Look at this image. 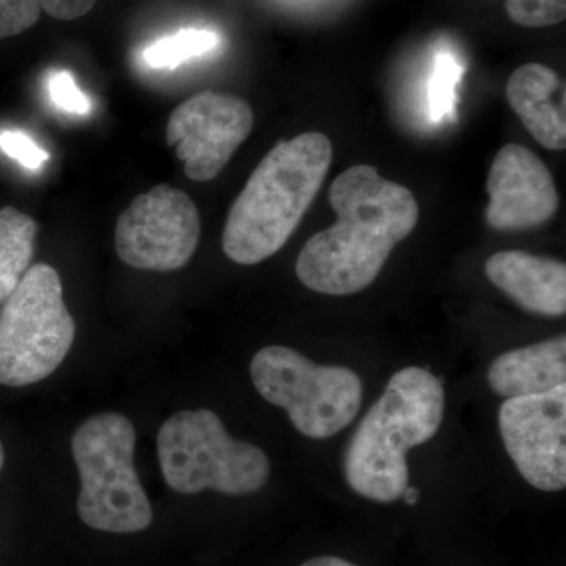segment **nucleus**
I'll use <instances>...</instances> for the list:
<instances>
[{"mask_svg": "<svg viewBox=\"0 0 566 566\" xmlns=\"http://www.w3.org/2000/svg\"><path fill=\"white\" fill-rule=\"evenodd\" d=\"M329 203L337 222L305 243L296 275L312 292L348 296L370 286L397 244L415 232L419 202L411 189L357 164L335 178Z\"/></svg>", "mask_w": 566, "mask_h": 566, "instance_id": "nucleus-1", "label": "nucleus"}, {"mask_svg": "<svg viewBox=\"0 0 566 566\" xmlns=\"http://www.w3.org/2000/svg\"><path fill=\"white\" fill-rule=\"evenodd\" d=\"M333 155L322 133L277 142L230 208L222 234L226 255L238 264H256L281 251L314 202Z\"/></svg>", "mask_w": 566, "mask_h": 566, "instance_id": "nucleus-2", "label": "nucleus"}, {"mask_svg": "<svg viewBox=\"0 0 566 566\" xmlns=\"http://www.w3.org/2000/svg\"><path fill=\"white\" fill-rule=\"evenodd\" d=\"M446 415L442 382L420 367L395 374L346 447V483L360 497L390 504L409 486L406 453L438 433Z\"/></svg>", "mask_w": 566, "mask_h": 566, "instance_id": "nucleus-3", "label": "nucleus"}, {"mask_svg": "<svg viewBox=\"0 0 566 566\" xmlns=\"http://www.w3.org/2000/svg\"><path fill=\"white\" fill-rule=\"evenodd\" d=\"M136 430L117 412L93 416L74 431L71 452L81 476L77 513L85 526L136 534L150 526V499L134 468Z\"/></svg>", "mask_w": 566, "mask_h": 566, "instance_id": "nucleus-4", "label": "nucleus"}, {"mask_svg": "<svg viewBox=\"0 0 566 566\" xmlns=\"http://www.w3.org/2000/svg\"><path fill=\"white\" fill-rule=\"evenodd\" d=\"M158 457L167 485L181 494H253L271 475L266 453L233 439L210 409L167 419L158 433Z\"/></svg>", "mask_w": 566, "mask_h": 566, "instance_id": "nucleus-5", "label": "nucleus"}, {"mask_svg": "<svg viewBox=\"0 0 566 566\" xmlns=\"http://www.w3.org/2000/svg\"><path fill=\"white\" fill-rule=\"evenodd\" d=\"M0 308V385L24 387L54 374L76 338L62 281L50 264L29 268Z\"/></svg>", "mask_w": 566, "mask_h": 566, "instance_id": "nucleus-6", "label": "nucleus"}, {"mask_svg": "<svg viewBox=\"0 0 566 566\" xmlns=\"http://www.w3.org/2000/svg\"><path fill=\"white\" fill-rule=\"evenodd\" d=\"M253 386L268 403L285 409L293 427L327 439L352 424L363 403V381L346 367L318 365L296 349L268 346L253 356Z\"/></svg>", "mask_w": 566, "mask_h": 566, "instance_id": "nucleus-7", "label": "nucleus"}, {"mask_svg": "<svg viewBox=\"0 0 566 566\" xmlns=\"http://www.w3.org/2000/svg\"><path fill=\"white\" fill-rule=\"evenodd\" d=\"M202 222L188 193L170 185L140 193L115 226V249L123 263L142 271L169 273L191 262Z\"/></svg>", "mask_w": 566, "mask_h": 566, "instance_id": "nucleus-8", "label": "nucleus"}, {"mask_svg": "<svg viewBox=\"0 0 566 566\" xmlns=\"http://www.w3.org/2000/svg\"><path fill=\"white\" fill-rule=\"evenodd\" d=\"M251 104L238 96L207 91L186 99L170 114L167 144L185 163L192 181H211L226 169L253 129Z\"/></svg>", "mask_w": 566, "mask_h": 566, "instance_id": "nucleus-9", "label": "nucleus"}, {"mask_svg": "<svg viewBox=\"0 0 566 566\" xmlns=\"http://www.w3.org/2000/svg\"><path fill=\"white\" fill-rule=\"evenodd\" d=\"M502 441L517 471L539 491L566 486V385L506 398L499 411Z\"/></svg>", "mask_w": 566, "mask_h": 566, "instance_id": "nucleus-10", "label": "nucleus"}, {"mask_svg": "<svg viewBox=\"0 0 566 566\" xmlns=\"http://www.w3.org/2000/svg\"><path fill=\"white\" fill-rule=\"evenodd\" d=\"M485 219L497 232L536 229L554 218L560 205L556 181L546 164L517 144L502 147L488 174Z\"/></svg>", "mask_w": 566, "mask_h": 566, "instance_id": "nucleus-11", "label": "nucleus"}, {"mask_svg": "<svg viewBox=\"0 0 566 566\" xmlns=\"http://www.w3.org/2000/svg\"><path fill=\"white\" fill-rule=\"evenodd\" d=\"M485 273L494 286L524 311L545 316L565 315V263L523 251H504L486 260Z\"/></svg>", "mask_w": 566, "mask_h": 566, "instance_id": "nucleus-12", "label": "nucleus"}, {"mask_svg": "<svg viewBox=\"0 0 566 566\" xmlns=\"http://www.w3.org/2000/svg\"><path fill=\"white\" fill-rule=\"evenodd\" d=\"M506 99L539 145L565 150L566 91L556 71L535 62L520 66L506 82Z\"/></svg>", "mask_w": 566, "mask_h": 566, "instance_id": "nucleus-13", "label": "nucleus"}, {"mask_svg": "<svg viewBox=\"0 0 566 566\" xmlns=\"http://www.w3.org/2000/svg\"><path fill=\"white\" fill-rule=\"evenodd\" d=\"M488 385L505 398L531 397L565 386V335L501 354L490 365Z\"/></svg>", "mask_w": 566, "mask_h": 566, "instance_id": "nucleus-14", "label": "nucleus"}, {"mask_svg": "<svg viewBox=\"0 0 566 566\" xmlns=\"http://www.w3.org/2000/svg\"><path fill=\"white\" fill-rule=\"evenodd\" d=\"M39 222L17 208L0 210V304L20 285L32 262Z\"/></svg>", "mask_w": 566, "mask_h": 566, "instance_id": "nucleus-15", "label": "nucleus"}, {"mask_svg": "<svg viewBox=\"0 0 566 566\" xmlns=\"http://www.w3.org/2000/svg\"><path fill=\"white\" fill-rule=\"evenodd\" d=\"M219 36L208 31L188 29L153 43L144 52L145 62L153 69H177L189 59L199 57L214 50Z\"/></svg>", "mask_w": 566, "mask_h": 566, "instance_id": "nucleus-16", "label": "nucleus"}, {"mask_svg": "<svg viewBox=\"0 0 566 566\" xmlns=\"http://www.w3.org/2000/svg\"><path fill=\"white\" fill-rule=\"evenodd\" d=\"M461 77H463V66L457 62V59L449 52L439 54L431 74L430 88H428L431 120L442 122L446 118L457 120V91Z\"/></svg>", "mask_w": 566, "mask_h": 566, "instance_id": "nucleus-17", "label": "nucleus"}, {"mask_svg": "<svg viewBox=\"0 0 566 566\" xmlns=\"http://www.w3.org/2000/svg\"><path fill=\"white\" fill-rule=\"evenodd\" d=\"M510 21L527 29L560 24L566 18V0H505Z\"/></svg>", "mask_w": 566, "mask_h": 566, "instance_id": "nucleus-18", "label": "nucleus"}, {"mask_svg": "<svg viewBox=\"0 0 566 566\" xmlns=\"http://www.w3.org/2000/svg\"><path fill=\"white\" fill-rule=\"evenodd\" d=\"M40 17V0H0V40L29 31Z\"/></svg>", "mask_w": 566, "mask_h": 566, "instance_id": "nucleus-19", "label": "nucleus"}, {"mask_svg": "<svg viewBox=\"0 0 566 566\" xmlns=\"http://www.w3.org/2000/svg\"><path fill=\"white\" fill-rule=\"evenodd\" d=\"M50 95L59 109L71 114H87L92 104L87 96L77 88L76 81L69 71H55L50 77Z\"/></svg>", "mask_w": 566, "mask_h": 566, "instance_id": "nucleus-20", "label": "nucleus"}, {"mask_svg": "<svg viewBox=\"0 0 566 566\" xmlns=\"http://www.w3.org/2000/svg\"><path fill=\"white\" fill-rule=\"evenodd\" d=\"M0 148L10 158L17 159L31 170H39L50 159V153L44 151L25 134L3 132L0 134Z\"/></svg>", "mask_w": 566, "mask_h": 566, "instance_id": "nucleus-21", "label": "nucleus"}, {"mask_svg": "<svg viewBox=\"0 0 566 566\" xmlns=\"http://www.w3.org/2000/svg\"><path fill=\"white\" fill-rule=\"evenodd\" d=\"M40 3L41 10L54 20L73 21L92 11L96 0H40Z\"/></svg>", "mask_w": 566, "mask_h": 566, "instance_id": "nucleus-22", "label": "nucleus"}, {"mask_svg": "<svg viewBox=\"0 0 566 566\" xmlns=\"http://www.w3.org/2000/svg\"><path fill=\"white\" fill-rule=\"evenodd\" d=\"M301 566H357L352 564V562L345 560V558L335 557V556H322L314 557L311 560L304 562Z\"/></svg>", "mask_w": 566, "mask_h": 566, "instance_id": "nucleus-23", "label": "nucleus"}, {"mask_svg": "<svg viewBox=\"0 0 566 566\" xmlns=\"http://www.w3.org/2000/svg\"><path fill=\"white\" fill-rule=\"evenodd\" d=\"M401 497H405L406 504L416 505V502L419 501L420 497L419 490L415 486H408Z\"/></svg>", "mask_w": 566, "mask_h": 566, "instance_id": "nucleus-24", "label": "nucleus"}, {"mask_svg": "<svg viewBox=\"0 0 566 566\" xmlns=\"http://www.w3.org/2000/svg\"><path fill=\"white\" fill-rule=\"evenodd\" d=\"M3 463H6V452H3L2 441H0V471H2Z\"/></svg>", "mask_w": 566, "mask_h": 566, "instance_id": "nucleus-25", "label": "nucleus"}]
</instances>
